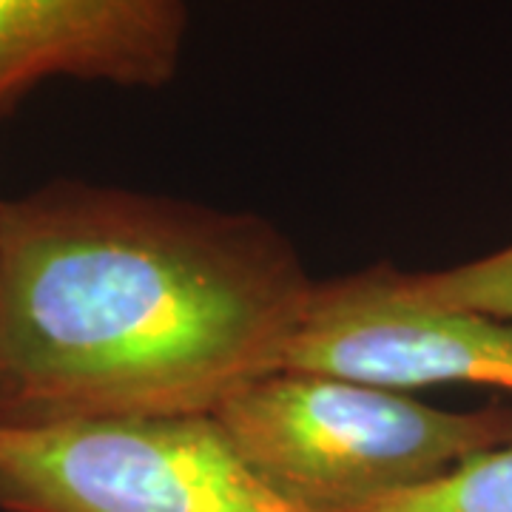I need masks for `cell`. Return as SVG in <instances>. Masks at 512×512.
<instances>
[{"mask_svg": "<svg viewBox=\"0 0 512 512\" xmlns=\"http://www.w3.org/2000/svg\"><path fill=\"white\" fill-rule=\"evenodd\" d=\"M242 461L305 512H359L512 441V407L439 410L345 376L282 367L211 413Z\"/></svg>", "mask_w": 512, "mask_h": 512, "instance_id": "7a4b0ae2", "label": "cell"}, {"mask_svg": "<svg viewBox=\"0 0 512 512\" xmlns=\"http://www.w3.org/2000/svg\"><path fill=\"white\" fill-rule=\"evenodd\" d=\"M393 282L404 296L424 305L512 322V245L444 271L404 274L393 268Z\"/></svg>", "mask_w": 512, "mask_h": 512, "instance_id": "52a82bcc", "label": "cell"}, {"mask_svg": "<svg viewBox=\"0 0 512 512\" xmlns=\"http://www.w3.org/2000/svg\"><path fill=\"white\" fill-rule=\"evenodd\" d=\"M6 512H305L242 461L211 413L0 424Z\"/></svg>", "mask_w": 512, "mask_h": 512, "instance_id": "3957f363", "label": "cell"}, {"mask_svg": "<svg viewBox=\"0 0 512 512\" xmlns=\"http://www.w3.org/2000/svg\"><path fill=\"white\" fill-rule=\"evenodd\" d=\"M285 367L390 390L478 384L512 393V322L404 296L390 265L316 282Z\"/></svg>", "mask_w": 512, "mask_h": 512, "instance_id": "277c9868", "label": "cell"}, {"mask_svg": "<svg viewBox=\"0 0 512 512\" xmlns=\"http://www.w3.org/2000/svg\"><path fill=\"white\" fill-rule=\"evenodd\" d=\"M359 512H512V441Z\"/></svg>", "mask_w": 512, "mask_h": 512, "instance_id": "8992f818", "label": "cell"}, {"mask_svg": "<svg viewBox=\"0 0 512 512\" xmlns=\"http://www.w3.org/2000/svg\"><path fill=\"white\" fill-rule=\"evenodd\" d=\"M185 29L183 0H0V109L57 74L160 89Z\"/></svg>", "mask_w": 512, "mask_h": 512, "instance_id": "5b68a950", "label": "cell"}, {"mask_svg": "<svg viewBox=\"0 0 512 512\" xmlns=\"http://www.w3.org/2000/svg\"><path fill=\"white\" fill-rule=\"evenodd\" d=\"M313 282L271 222L97 185L0 200V424L214 413Z\"/></svg>", "mask_w": 512, "mask_h": 512, "instance_id": "6da1fadb", "label": "cell"}]
</instances>
